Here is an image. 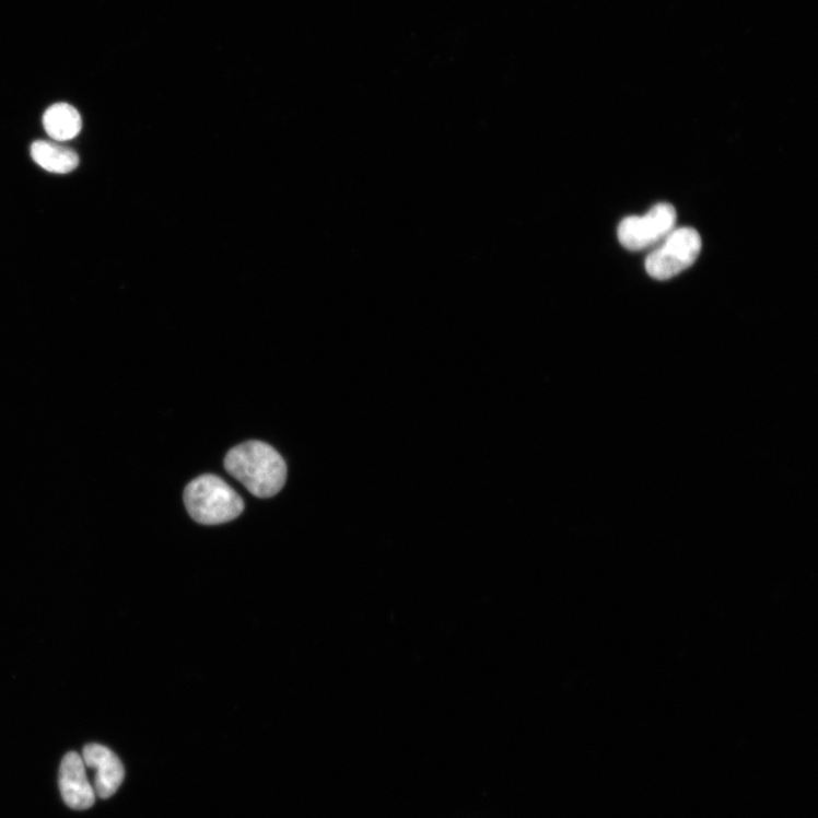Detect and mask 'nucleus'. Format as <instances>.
Here are the masks:
<instances>
[{
    "mask_svg": "<svg viewBox=\"0 0 818 818\" xmlns=\"http://www.w3.org/2000/svg\"><path fill=\"white\" fill-rule=\"evenodd\" d=\"M224 466L231 477L258 499H271L287 480L284 459L272 446L261 442H248L232 448Z\"/></svg>",
    "mask_w": 818,
    "mask_h": 818,
    "instance_id": "obj_1",
    "label": "nucleus"
},
{
    "mask_svg": "<svg viewBox=\"0 0 818 818\" xmlns=\"http://www.w3.org/2000/svg\"><path fill=\"white\" fill-rule=\"evenodd\" d=\"M184 496L191 518L204 525L230 522L241 516L245 510L242 496L213 475H204L191 481Z\"/></svg>",
    "mask_w": 818,
    "mask_h": 818,
    "instance_id": "obj_2",
    "label": "nucleus"
},
{
    "mask_svg": "<svg viewBox=\"0 0 818 818\" xmlns=\"http://www.w3.org/2000/svg\"><path fill=\"white\" fill-rule=\"evenodd\" d=\"M700 252L701 238L694 229H675L647 257V273L659 281L675 278L693 266Z\"/></svg>",
    "mask_w": 818,
    "mask_h": 818,
    "instance_id": "obj_3",
    "label": "nucleus"
},
{
    "mask_svg": "<svg viewBox=\"0 0 818 818\" xmlns=\"http://www.w3.org/2000/svg\"><path fill=\"white\" fill-rule=\"evenodd\" d=\"M677 211L671 204L657 203L647 214L626 218L619 225V241L631 252L650 248L663 242L677 223Z\"/></svg>",
    "mask_w": 818,
    "mask_h": 818,
    "instance_id": "obj_4",
    "label": "nucleus"
},
{
    "mask_svg": "<svg viewBox=\"0 0 818 818\" xmlns=\"http://www.w3.org/2000/svg\"><path fill=\"white\" fill-rule=\"evenodd\" d=\"M58 785L65 803L72 809L85 810L95 805L96 793L90 779H87L82 757L77 752L65 756Z\"/></svg>",
    "mask_w": 818,
    "mask_h": 818,
    "instance_id": "obj_5",
    "label": "nucleus"
},
{
    "mask_svg": "<svg viewBox=\"0 0 818 818\" xmlns=\"http://www.w3.org/2000/svg\"><path fill=\"white\" fill-rule=\"evenodd\" d=\"M85 767L95 770V793L102 799H108L119 791L125 781V767L121 759L105 746L86 745L82 751Z\"/></svg>",
    "mask_w": 818,
    "mask_h": 818,
    "instance_id": "obj_6",
    "label": "nucleus"
},
{
    "mask_svg": "<svg viewBox=\"0 0 818 818\" xmlns=\"http://www.w3.org/2000/svg\"><path fill=\"white\" fill-rule=\"evenodd\" d=\"M63 142L38 140L32 145L33 160L44 170L67 174L74 171L79 165L78 154Z\"/></svg>",
    "mask_w": 818,
    "mask_h": 818,
    "instance_id": "obj_7",
    "label": "nucleus"
},
{
    "mask_svg": "<svg viewBox=\"0 0 818 818\" xmlns=\"http://www.w3.org/2000/svg\"><path fill=\"white\" fill-rule=\"evenodd\" d=\"M43 122L47 135L58 142L74 139L82 129L80 113L66 103L50 106L44 114Z\"/></svg>",
    "mask_w": 818,
    "mask_h": 818,
    "instance_id": "obj_8",
    "label": "nucleus"
}]
</instances>
